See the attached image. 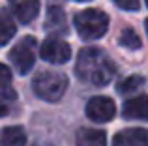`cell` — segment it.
<instances>
[{
	"label": "cell",
	"mask_w": 148,
	"mask_h": 146,
	"mask_svg": "<svg viewBox=\"0 0 148 146\" xmlns=\"http://www.w3.org/2000/svg\"><path fill=\"white\" fill-rule=\"evenodd\" d=\"M75 75L92 86H107L116 75V64L99 47H84L75 62Z\"/></svg>",
	"instance_id": "1"
},
{
	"label": "cell",
	"mask_w": 148,
	"mask_h": 146,
	"mask_svg": "<svg viewBox=\"0 0 148 146\" xmlns=\"http://www.w3.org/2000/svg\"><path fill=\"white\" fill-rule=\"evenodd\" d=\"M32 90L43 101L56 103L64 98L66 90H68V77L58 71H41L34 77Z\"/></svg>",
	"instance_id": "2"
},
{
	"label": "cell",
	"mask_w": 148,
	"mask_h": 146,
	"mask_svg": "<svg viewBox=\"0 0 148 146\" xmlns=\"http://www.w3.org/2000/svg\"><path fill=\"white\" fill-rule=\"evenodd\" d=\"M75 28L79 32V36L84 41L99 40L101 36H105L109 28V17L107 13H103L101 10H83L75 15L73 19Z\"/></svg>",
	"instance_id": "3"
},
{
	"label": "cell",
	"mask_w": 148,
	"mask_h": 146,
	"mask_svg": "<svg viewBox=\"0 0 148 146\" xmlns=\"http://www.w3.org/2000/svg\"><path fill=\"white\" fill-rule=\"evenodd\" d=\"M36 45H38V41L34 36H25L10 51V62L13 64V68L17 70L19 75H26L34 68V62H36Z\"/></svg>",
	"instance_id": "4"
},
{
	"label": "cell",
	"mask_w": 148,
	"mask_h": 146,
	"mask_svg": "<svg viewBox=\"0 0 148 146\" xmlns=\"http://www.w3.org/2000/svg\"><path fill=\"white\" fill-rule=\"evenodd\" d=\"M84 113L96 124H105V122H111L116 114V105L111 98H105V96H96L90 98L86 101L84 107Z\"/></svg>",
	"instance_id": "5"
},
{
	"label": "cell",
	"mask_w": 148,
	"mask_h": 146,
	"mask_svg": "<svg viewBox=\"0 0 148 146\" xmlns=\"http://www.w3.org/2000/svg\"><path fill=\"white\" fill-rule=\"evenodd\" d=\"M40 55L45 62L51 64H66L71 58V47L60 38H47L40 47Z\"/></svg>",
	"instance_id": "6"
},
{
	"label": "cell",
	"mask_w": 148,
	"mask_h": 146,
	"mask_svg": "<svg viewBox=\"0 0 148 146\" xmlns=\"http://www.w3.org/2000/svg\"><path fill=\"white\" fill-rule=\"evenodd\" d=\"M122 116L126 120L148 122V94H139L135 98L126 99L122 107Z\"/></svg>",
	"instance_id": "7"
},
{
	"label": "cell",
	"mask_w": 148,
	"mask_h": 146,
	"mask_svg": "<svg viewBox=\"0 0 148 146\" xmlns=\"http://www.w3.org/2000/svg\"><path fill=\"white\" fill-rule=\"evenodd\" d=\"M112 146H148V129L127 128L114 135Z\"/></svg>",
	"instance_id": "8"
},
{
	"label": "cell",
	"mask_w": 148,
	"mask_h": 146,
	"mask_svg": "<svg viewBox=\"0 0 148 146\" xmlns=\"http://www.w3.org/2000/svg\"><path fill=\"white\" fill-rule=\"evenodd\" d=\"M13 13L17 15V19L23 25H28L38 17L40 11V0H10Z\"/></svg>",
	"instance_id": "9"
},
{
	"label": "cell",
	"mask_w": 148,
	"mask_h": 146,
	"mask_svg": "<svg viewBox=\"0 0 148 146\" xmlns=\"http://www.w3.org/2000/svg\"><path fill=\"white\" fill-rule=\"evenodd\" d=\"M77 146H107V133L103 129L81 128L75 135Z\"/></svg>",
	"instance_id": "10"
},
{
	"label": "cell",
	"mask_w": 148,
	"mask_h": 146,
	"mask_svg": "<svg viewBox=\"0 0 148 146\" xmlns=\"http://www.w3.org/2000/svg\"><path fill=\"white\" fill-rule=\"evenodd\" d=\"M45 30L53 34H68V23H66V13L62 8L51 6L47 10V19H45Z\"/></svg>",
	"instance_id": "11"
},
{
	"label": "cell",
	"mask_w": 148,
	"mask_h": 146,
	"mask_svg": "<svg viewBox=\"0 0 148 146\" xmlns=\"http://www.w3.org/2000/svg\"><path fill=\"white\" fill-rule=\"evenodd\" d=\"M15 32H17V26H15L13 17L10 15V11L6 8H0V45L10 43Z\"/></svg>",
	"instance_id": "12"
},
{
	"label": "cell",
	"mask_w": 148,
	"mask_h": 146,
	"mask_svg": "<svg viewBox=\"0 0 148 146\" xmlns=\"http://www.w3.org/2000/svg\"><path fill=\"white\" fill-rule=\"evenodd\" d=\"M2 146H26V133L19 126H10L2 131Z\"/></svg>",
	"instance_id": "13"
},
{
	"label": "cell",
	"mask_w": 148,
	"mask_h": 146,
	"mask_svg": "<svg viewBox=\"0 0 148 146\" xmlns=\"http://www.w3.org/2000/svg\"><path fill=\"white\" fill-rule=\"evenodd\" d=\"M0 98H6V99L17 98V92L11 86V71L4 64H0Z\"/></svg>",
	"instance_id": "14"
},
{
	"label": "cell",
	"mask_w": 148,
	"mask_h": 146,
	"mask_svg": "<svg viewBox=\"0 0 148 146\" xmlns=\"http://www.w3.org/2000/svg\"><path fill=\"white\" fill-rule=\"evenodd\" d=\"M143 84H145V79H143L141 75H130V77H126L124 81H120V83L116 84V92L122 94V96H131V94H135Z\"/></svg>",
	"instance_id": "15"
},
{
	"label": "cell",
	"mask_w": 148,
	"mask_h": 146,
	"mask_svg": "<svg viewBox=\"0 0 148 146\" xmlns=\"http://www.w3.org/2000/svg\"><path fill=\"white\" fill-rule=\"evenodd\" d=\"M118 43L122 47L130 49V51H137V49H141V38L137 36V32L133 28H124L118 38Z\"/></svg>",
	"instance_id": "16"
},
{
	"label": "cell",
	"mask_w": 148,
	"mask_h": 146,
	"mask_svg": "<svg viewBox=\"0 0 148 146\" xmlns=\"http://www.w3.org/2000/svg\"><path fill=\"white\" fill-rule=\"evenodd\" d=\"M114 4L122 10H127V11H137L141 2L139 0H114Z\"/></svg>",
	"instance_id": "17"
},
{
	"label": "cell",
	"mask_w": 148,
	"mask_h": 146,
	"mask_svg": "<svg viewBox=\"0 0 148 146\" xmlns=\"http://www.w3.org/2000/svg\"><path fill=\"white\" fill-rule=\"evenodd\" d=\"M8 113H10L8 105H4V103L0 101V118H2V116H8Z\"/></svg>",
	"instance_id": "18"
},
{
	"label": "cell",
	"mask_w": 148,
	"mask_h": 146,
	"mask_svg": "<svg viewBox=\"0 0 148 146\" xmlns=\"http://www.w3.org/2000/svg\"><path fill=\"white\" fill-rule=\"evenodd\" d=\"M145 26H146V34H148V19L145 21Z\"/></svg>",
	"instance_id": "19"
},
{
	"label": "cell",
	"mask_w": 148,
	"mask_h": 146,
	"mask_svg": "<svg viewBox=\"0 0 148 146\" xmlns=\"http://www.w3.org/2000/svg\"><path fill=\"white\" fill-rule=\"evenodd\" d=\"M77 2H88V0H77Z\"/></svg>",
	"instance_id": "20"
},
{
	"label": "cell",
	"mask_w": 148,
	"mask_h": 146,
	"mask_svg": "<svg viewBox=\"0 0 148 146\" xmlns=\"http://www.w3.org/2000/svg\"><path fill=\"white\" fill-rule=\"evenodd\" d=\"M146 6H148V0H146Z\"/></svg>",
	"instance_id": "21"
}]
</instances>
